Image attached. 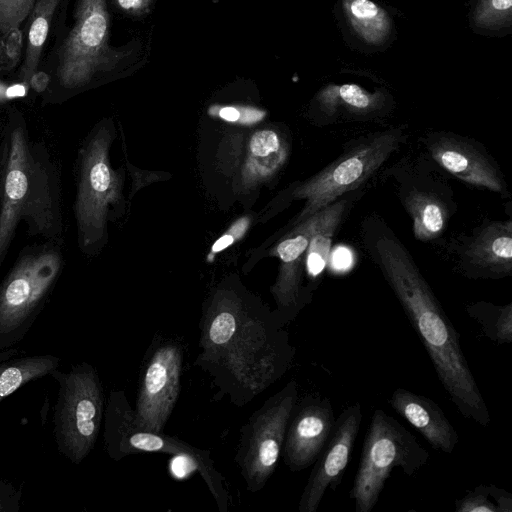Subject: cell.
Returning a JSON list of instances; mask_svg holds the SVG:
<instances>
[{
    "instance_id": "33",
    "label": "cell",
    "mask_w": 512,
    "mask_h": 512,
    "mask_svg": "<svg viewBox=\"0 0 512 512\" xmlns=\"http://www.w3.org/2000/svg\"><path fill=\"white\" fill-rule=\"evenodd\" d=\"M488 491L495 501L498 512L512 511V495L509 492L494 485H488Z\"/></svg>"
},
{
    "instance_id": "29",
    "label": "cell",
    "mask_w": 512,
    "mask_h": 512,
    "mask_svg": "<svg viewBox=\"0 0 512 512\" xmlns=\"http://www.w3.org/2000/svg\"><path fill=\"white\" fill-rule=\"evenodd\" d=\"M36 0H0V35L18 28L32 12Z\"/></svg>"
},
{
    "instance_id": "20",
    "label": "cell",
    "mask_w": 512,
    "mask_h": 512,
    "mask_svg": "<svg viewBox=\"0 0 512 512\" xmlns=\"http://www.w3.org/2000/svg\"><path fill=\"white\" fill-rule=\"evenodd\" d=\"M287 142L271 129L255 132L249 141L243 181L254 185L274 175L286 162Z\"/></svg>"
},
{
    "instance_id": "15",
    "label": "cell",
    "mask_w": 512,
    "mask_h": 512,
    "mask_svg": "<svg viewBox=\"0 0 512 512\" xmlns=\"http://www.w3.org/2000/svg\"><path fill=\"white\" fill-rule=\"evenodd\" d=\"M431 157L448 173L472 186L504 194L506 183L494 161L471 140L438 132L426 140Z\"/></svg>"
},
{
    "instance_id": "3",
    "label": "cell",
    "mask_w": 512,
    "mask_h": 512,
    "mask_svg": "<svg viewBox=\"0 0 512 512\" xmlns=\"http://www.w3.org/2000/svg\"><path fill=\"white\" fill-rule=\"evenodd\" d=\"M1 195L0 261L21 219L35 233L48 235L55 228L47 172L31 154L20 127L11 133Z\"/></svg>"
},
{
    "instance_id": "12",
    "label": "cell",
    "mask_w": 512,
    "mask_h": 512,
    "mask_svg": "<svg viewBox=\"0 0 512 512\" xmlns=\"http://www.w3.org/2000/svg\"><path fill=\"white\" fill-rule=\"evenodd\" d=\"M182 350L176 343L155 348L145 367L133 412L142 429L163 432L180 392Z\"/></svg>"
},
{
    "instance_id": "10",
    "label": "cell",
    "mask_w": 512,
    "mask_h": 512,
    "mask_svg": "<svg viewBox=\"0 0 512 512\" xmlns=\"http://www.w3.org/2000/svg\"><path fill=\"white\" fill-rule=\"evenodd\" d=\"M109 143L110 132L101 128L81 151L75 214L82 246L95 244L103 237L109 206L120 197L121 179L110 166Z\"/></svg>"
},
{
    "instance_id": "30",
    "label": "cell",
    "mask_w": 512,
    "mask_h": 512,
    "mask_svg": "<svg viewBox=\"0 0 512 512\" xmlns=\"http://www.w3.org/2000/svg\"><path fill=\"white\" fill-rule=\"evenodd\" d=\"M488 485H480L455 502L457 512H498L495 503L489 499Z\"/></svg>"
},
{
    "instance_id": "18",
    "label": "cell",
    "mask_w": 512,
    "mask_h": 512,
    "mask_svg": "<svg viewBox=\"0 0 512 512\" xmlns=\"http://www.w3.org/2000/svg\"><path fill=\"white\" fill-rule=\"evenodd\" d=\"M389 404L436 450L450 454L459 436L441 407L432 399L404 388L392 393Z\"/></svg>"
},
{
    "instance_id": "19",
    "label": "cell",
    "mask_w": 512,
    "mask_h": 512,
    "mask_svg": "<svg viewBox=\"0 0 512 512\" xmlns=\"http://www.w3.org/2000/svg\"><path fill=\"white\" fill-rule=\"evenodd\" d=\"M384 100L381 93H370L356 84H343L324 88L317 96V105L326 123L340 116L360 120L376 116Z\"/></svg>"
},
{
    "instance_id": "31",
    "label": "cell",
    "mask_w": 512,
    "mask_h": 512,
    "mask_svg": "<svg viewBox=\"0 0 512 512\" xmlns=\"http://www.w3.org/2000/svg\"><path fill=\"white\" fill-rule=\"evenodd\" d=\"M217 115L228 122L252 124L260 121L265 113L253 107L223 106L217 108Z\"/></svg>"
},
{
    "instance_id": "7",
    "label": "cell",
    "mask_w": 512,
    "mask_h": 512,
    "mask_svg": "<svg viewBox=\"0 0 512 512\" xmlns=\"http://www.w3.org/2000/svg\"><path fill=\"white\" fill-rule=\"evenodd\" d=\"M110 18L106 0H77L74 25L58 50L57 77L61 86L86 85L99 72L112 70L122 53L109 45Z\"/></svg>"
},
{
    "instance_id": "1",
    "label": "cell",
    "mask_w": 512,
    "mask_h": 512,
    "mask_svg": "<svg viewBox=\"0 0 512 512\" xmlns=\"http://www.w3.org/2000/svg\"><path fill=\"white\" fill-rule=\"evenodd\" d=\"M276 313L254 312L233 291H220L203 313L195 364L243 404L291 366L295 347Z\"/></svg>"
},
{
    "instance_id": "28",
    "label": "cell",
    "mask_w": 512,
    "mask_h": 512,
    "mask_svg": "<svg viewBox=\"0 0 512 512\" xmlns=\"http://www.w3.org/2000/svg\"><path fill=\"white\" fill-rule=\"evenodd\" d=\"M23 31L18 28L10 29L0 35V71L14 69L22 57Z\"/></svg>"
},
{
    "instance_id": "4",
    "label": "cell",
    "mask_w": 512,
    "mask_h": 512,
    "mask_svg": "<svg viewBox=\"0 0 512 512\" xmlns=\"http://www.w3.org/2000/svg\"><path fill=\"white\" fill-rule=\"evenodd\" d=\"M428 459V451L413 434L383 410H374L350 490L355 511L370 512L375 507L395 467L412 476Z\"/></svg>"
},
{
    "instance_id": "32",
    "label": "cell",
    "mask_w": 512,
    "mask_h": 512,
    "mask_svg": "<svg viewBox=\"0 0 512 512\" xmlns=\"http://www.w3.org/2000/svg\"><path fill=\"white\" fill-rule=\"evenodd\" d=\"M249 224L248 218L239 219L229 230L224 233L212 246L211 252L217 253L234 243L235 240L243 236Z\"/></svg>"
},
{
    "instance_id": "17",
    "label": "cell",
    "mask_w": 512,
    "mask_h": 512,
    "mask_svg": "<svg viewBox=\"0 0 512 512\" xmlns=\"http://www.w3.org/2000/svg\"><path fill=\"white\" fill-rule=\"evenodd\" d=\"M462 268L470 277L502 278L512 271V224L492 222L464 245Z\"/></svg>"
},
{
    "instance_id": "34",
    "label": "cell",
    "mask_w": 512,
    "mask_h": 512,
    "mask_svg": "<svg viewBox=\"0 0 512 512\" xmlns=\"http://www.w3.org/2000/svg\"><path fill=\"white\" fill-rule=\"evenodd\" d=\"M114 2L127 14L141 15L148 10L152 0H114Z\"/></svg>"
},
{
    "instance_id": "24",
    "label": "cell",
    "mask_w": 512,
    "mask_h": 512,
    "mask_svg": "<svg viewBox=\"0 0 512 512\" xmlns=\"http://www.w3.org/2000/svg\"><path fill=\"white\" fill-rule=\"evenodd\" d=\"M61 0H36L30 14L27 42L20 79L28 85L30 77L37 70L45 46L53 16Z\"/></svg>"
},
{
    "instance_id": "8",
    "label": "cell",
    "mask_w": 512,
    "mask_h": 512,
    "mask_svg": "<svg viewBox=\"0 0 512 512\" xmlns=\"http://www.w3.org/2000/svg\"><path fill=\"white\" fill-rule=\"evenodd\" d=\"M297 401L298 384L293 379L268 398L242 427L235 461L248 491L261 490L275 471Z\"/></svg>"
},
{
    "instance_id": "6",
    "label": "cell",
    "mask_w": 512,
    "mask_h": 512,
    "mask_svg": "<svg viewBox=\"0 0 512 512\" xmlns=\"http://www.w3.org/2000/svg\"><path fill=\"white\" fill-rule=\"evenodd\" d=\"M402 140L399 128L373 134L296 187L293 196L304 200L297 222L356 190L384 164Z\"/></svg>"
},
{
    "instance_id": "36",
    "label": "cell",
    "mask_w": 512,
    "mask_h": 512,
    "mask_svg": "<svg viewBox=\"0 0 512 512\" xmlns=\"http://www.w3.org/2000/svg\"><path fill=\"white\" fill-rule=\"evenodd\" d=\"M2 185H3V177H2V174H0V194L2 192Z\"/></svg>"
},
{
    "instance_id": "16",
    "label": "cell",
    "mask_w": 512,
    "mask_h": 512,
    "mask_svg": "<svg viewBox=\"0 0 512 512\" xmlns=\"http://www.w3.org/2000/svg\"><path fill=\"white\" fill-rule=\"evenodd\" d=\"M317 219L318 211L301 221L276 247L281 267L272 293L278 306L276 315L284 325L294 320L311 300L310 294L301 287V274Z\"/></svg>"
},
{
    "instance_id": "5",
    "label": "cell",
    "mask_w": 512,
    "mask_h": 512,
    "mask_svg": "<svg viewBox=\"0 0 512 512\" xmlns=\"http://www.w3.org/2000/svg\"><path fill=\"white\" fill-rule=\"evenodd\" d=\"M123 391H112L105 414V446L114 460L142 452L165 453L183 457L204 479L220 512H227L229 496L224 478L216 469L208 450L194 447L164 432H152L139 427Z\"/></svg>"
},
{
    "instance_id": "11",
    "label": "cell",
    "mask_w": 512,
    "mask_h": 512,
    "mask_svg": "<svg viewBox=\"0 0 512 512\" xmlns=\"http://www.w3.org/2000/svg\"><path fill=\"white\" fill-rule=\"evenodd\" d=\"M60 265L53 251L27 255L16 264L0 287V338L15 337L29 326Z\"/></svg>"
},
{
    "instance_id": "27",
    "label": "cell",
    "mask_w": 512,
    "mask_h": 512,
    "mask_svg": "<svg viewBox=\"0 0 512 512\" xmlns=\"http://www.w3.org/2000/svg\"><path fill=\"white\" fill-rule=\"evenodd\" d=\"M512 0H478L472 12L473 24L495 30L511 23Z\"/></svg>"
},
{
    "instance_id": "35",
    "label": "cell",
    "mask_w": 512,
    "mask_h": 512,
    "mask_svg": "<svg viewBox=\"0 0 512 512\" xmlns=\"http://www.w3.org/2000/svg\"><path fill=\"white\" fill-rule=\"evenodd\" d=\"M50 83V76L44 71L36 70L30 77L28 85L32 87L35 92H43Z\"/></svg>"
},
{
    "instance_id": "2",
    "label": "cell",
    "mask_w": 512,
    "mask_h": 512,
    "mask_svg": "<svg viewBox=\"0 0 512 512\" xmlns=\"http://www.w3.org/2000/svg\"><path fill=\"white\" fill-rule=\"evenodd\" d=\"M364 242L420 338L452 403L464 418L488 426V407L461 348L460 334L410 253L379 219L367 222Z\"/></svg>"
},
{
    "instance_id": "23",
    "label": "cell",
    "mask_w": 512,
    "mask_h": 512,
    "mask_svg": "<svg viewBox=\"0 0 512 512\" xmlns=\"http://www.w3.org/2000/svg\"><path fill=\"white\" fill-rule=\"evenodd\" d=\"M343 11L355 33L371 45H381L391 30L388 13L371 0H343Z\"/></svg>"
},
{
    "instance_id": "26",
    "label": "cell",
    "mask_w": 512,
    "mask_h": 512,
    "mask_svg": "<svg viewBox=\"0 0 512 512\" xmlns=\"http://www.w3.org/2000/svg\"><path fill=\"white\" fill-rule=\"evenodd\" d=\"M465 309L490 341L497 344L512 343V303L495 305L479 301L466 305Z\"/></svg>"
},
{
    "instance_id": "13",
    "label": "cell",
    "mask_w": 512,
    "mask_h": 512,
    "mask_svg": "<svg viewBox=\"0 0 512 512\" xmlns=\"http://www.w3.org/2000/svg\"><path fill=\"white\" fill-rule=\"evenodd\" d=\"M361 420L362 408L358 402L335 419L332 432L313 463L299 500V512H316L326 491L337 489L349 463Z\"/></svg>"
},
{
    "instance_id": "22",
    "label": "cell",
    "mask_w": 512,
    "mask_h": 512,
    "mask_svg": "<svg viewBox=\"0 0 512 512\" xmlns=\"http://www.w3.org/2000/svg\"><path fill=\"white\" fill-rule=\"evenodd\" d=\"M402 201L412 218L416 239L430 241L442 234L449 213L447 204L437 194L413 187L402 194Z\"/></svg>"
},
{
    "instance_id": "14",
    "label": "cell",
    "mask_w": 512,
    "mask_h": 512,
    "mask_svg": "<svg viewBox=\"0 0 512 512\" xmlns=\"http://www.w3.org/2000/svg\"><path fill=\"white\" fill-rule=\"evenodd\" d=\"M335 417L329 398L307 396L296 402L284 438L283 458L292 472L311 466L325 446Z\"/></svg>"
},
{
    "instance_id": "21",
    "label": "cell",
    "mask_w": 512,
    "mask_h": 512,
    "mask_svg": "<svg viewBox=\"0 0 512 512\" xmlns=\"http://www.w3.org/2000/svg\"><path fill=\"white\" fill-rule=\"evenodd\" d=\"M350 193L318 211L305 257V268L310 277H317L327 265L333 237L355 195Z\"/></svg>"
},
{
    "instance_id": "25",
    "label": "cell",
    "mask_w": 512,
    "mask_h": 512,
    "mask_svg": "<svg viewBox=\"0 0 512 512\" xmlns=\"http://www.w3.org/2000/svg\"><path fill=\"white\" fill-rule=\"evenodd\" d=\"M59 359L37 355L0 361V401L31 380L52 373Z\"/></svg>"
},
{
    "instance_id": "9",
    "label": "cell",
    "mask_w": 512,
    "mask_h": 512,
    "mask_svg": "<svg viewBox=\"0 0 512 512\" xmlns=\"http://www.w3.org/2000/svg\"><path fill=\"white\" fill-rule=\"evenodd\" d=\"M55 413L58 444L68 458L80 463L93 449L103 417V391L96 370L83 363L60 378Z\"/></svg>"
}]
</instances>
